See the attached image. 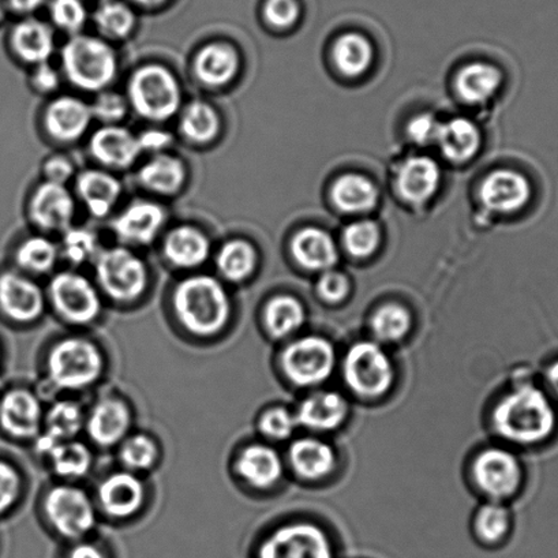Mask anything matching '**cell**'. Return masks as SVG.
<instances>
[{"mask_svg": "<svg viewBox=\"0 0 558 558\" xmlns=\"http://www.w3.org/2000/svg\"><path fill=\"white\" fill-rule=\"evenodd\" d=\"M492 426L501 440L522 448L545 446L558 433V405L531 378L513 384L492 411Z\"/></svg>", "mask_w": 558, "mask_h": 558, "instance_id": "6da1fadb", "label": "cell"}, {"mask_svg": "<svg viewBox=\"0 0 558 558\" xmlns=\"http://www.w3.org/2000/svg\"><path fill=\"white\" fill-rule=\"evenodd\" d=\"M172 303L179 323L197 336L218 333L231 316L229 292L214 276H189L177 286Z\"/></svg>", "mask_w": 558, "mask_h": 558, "instance_id": "7a4b0ae2", "label": "cell"}, {"mask_svg": "<svg viewBox=\"0 0 558 558\" xmlns=\"http://www.w3.org/2000/svg\"><path fill=\"white\" fill-rule=\"evenodd\" d=\"M345 387L362 399L386 397L397 380L392 357L375 340H361L345 351L341 360Z\"/></svg>", "mask_w": 558, "mask_h": 558, "instance_id": "3957f363", "label": "cell"}, {"mask_svg": "<svg viewBox=\"0 0 558 558\" xmlns=\"http://www.w3.org/2000/svg\"><path fill=\"white\" fill-rule=\"evenodd\" d=\"M62 69L75 88L102 92L118 74V57L105 40L75 35L62 50Z\"/></svg>", "mask_w": 558, "mask_h": 558, "instance_id": "277c9868", "label": "cell"}, {"mask_svg": "<svg viewBox=\"0 0 558 558\" xmlns=\"http://www.w3.org/2000/svg\"><path fill=\"white\" fill-rule=\"evenodd\" d=\"M128 102L146 121L166 122L181 110V85L175 75L161 64H145L129 80Z\"/></svg>", "mask_w": 558, "mask_h": 558, "instance_id": "5b68a950", "label": "cell"}, {"mask_svg": "<svg viewBox=\"0 0 558 558\" xmlns=\"http://www.w3.org/2000/svg\"><path fill=\"white\" fill-rule=\"evenodd\" d=\"M287 380L300 388L323 386L333 376L338 352L324 336H302L287 344L280 356Z\"/></svg>", "mask_w": 558, "mask_h": 558, "instance_id": "8992f818", "label": "cell"}, {"mask_svg": "<svg viewBox=\"0 0 558 558\" xmlns=\"http://www.w3.org/2000/svg\"><path fill=\"white\" fill-rule=\"evenodd\" d=\"M102 372L101 352L83 338L59 340L47 357V373L57 388L77 391L92 386Z\"/></svg>", "mask_w": 558, "mask_h": 558, "instance_id": "52a82bcc", "label": "cell"}, {"mask_svg": "<svg viewBox=\"0 0 558 558\" xmlns=\"http://www.w3.org/2000/svg\"><path fill=\"white\" fill-rule=\"evenodd\" d=\"M96 279L100 290L117 302H132L143 295L148 270L143 259L126 247H111L97 254Z\"/></svg>", "mask_w": 558, "mask_h": 558, "instance_id": "ba28073f", "label": "cell"}, {"mask_svg": "<svg viewBox=\"0 0 558 558\" xmlns=\"http://www.w3.org/2000/svg\"><path fill=\"white\" fill-rule=\"evenodd\" d=\"M256 558H338L332 538L322 525L294 522L265 536Z\"/></svg>", "mask_w": 558, "mask_h": 558, "instance_id": "9c48e42d", "label": "cell"}, {"mask_svg": "<svg viewBox=\"0 0 558 558\" xmlns=\"http://www.w3.org/2000/svg\"><path fill=\"white\" fill-rule=\"evenodd\" d=\"M471 476L476 487L490 501L501 502L513 497L524 481V470L511 449L489 447L482 449L471 464Z\"/></svg>", "mask_w": 558, "mask_h": 558, "instance_id": "30bf717a", "label": "cell"}, {"mask_svg": "<svg viewBox=\"0 0 558 558\" xmlns=\"http://www.w3.org/2000/svg\"><path fill=\"white\" fill-rule=\"evenodd\" d=\"M48 522L63 538L77 541L88 535L96 525V508L90 497L80 487L53 486L45 502Z\"/></svg>", "mask_w": 558, "mask_h": 558, "instance_id": "8fae6325", "label": "cell"}, {"mask_svg": "<svg viewBox=\"0 0 558 558\" xmlns=\"http://www.w3.org/2000/svg\"><path fill=\"white\" fill-rule=\"evenodd\" d=\"M48 294L59 316L72 324L95 322L101 312L100 294L96 286L73 270L53 276Z\"/></svg>", "mask_w": 558, "mask_h": 558, "instance_id": "7c38bea8", "label": "cell"}, {"mask_svg": "<svg viewBox=\"0 0 558 558\" xmlns=\"http://www.w3.org/2000/svg\"><path fill=\"white\" fill-rule=\"evenodd\" d=\"M75 215V199L64 184L41 183L32 194L29 218L37 229L68 231Z\"/></svg>", "mask_w": 558, "mask_h": 558, "instance_id": "4fadbf2b", "label": "cell"}, {"mask_svg": "<svg viewBox=\"0 0 558 558\" xmlns=\"http://www.w3.org/2000/svg\"><path fill=\"white\" fill-rule=\"evenodd\" d=\"M45 311V294L34 280L14 270L0 274V312L17 323H32Z\"/></svg>", "mask_w": 558, "mask_h": 558, "instance_id": "5bb4252c", "label": "cell"}, {"mask_svg": "<svg viewBox=\"0 0 558 558\" xmlns=\"http://www.w3.org/2000/svg\"><path fill=\"white\" fill-rule=\"evenodd\" d=\"M165 223L166 213L161 205L138 199L112 220V231L128 245L144 246L156 240Z\"/></svg>", "mask_w": 558, "mask_h": 558, "instance_id": "9a60e30c", "label": "cell"}, {"mask_svg": "<svg viewBox=\"0 0 558 558\" xmlns=\"http://www.w3.org/2000/svg\"><path fill=\"white\" fill-rule=\"evenodd\" d=\"M45 424V411L36 395L25 389H13L0 399V427L10 437L35 438Z\"/></svg>", "mask_w": 558, "mask_h": 558, "instance_id": "2e32d148", "label": "cell"}, {"mask_svg": "<svg viewBox=\"0 0 558 558\" xmlns=\"http://www.w3.org/2000/svg\"><path fill=\"white\" fill-rule=\"evenodd\" d=\"M349 402L336 391L312 392L294 411L298 426L314 433L339 429L349 416Z\"/></svg>", "mask_w": 558, "mask_h": 558, "instance_id": "e0dca14e", "label": "cell"}, {"mask_svg": "<svg viewBox=\"0 0 558 558\" xmlns=\"http://www.w3.org/2000/svg\"><path fill=\"white\" fill-rule=\"evenodd\" d=\"M89 150L95 160L113 170L132 167L143 154L137 135L119 124L102 126L92 134Z\"/></svg>", "mask_w": 558, "mask_h": 558, "instance_id": "ac0fdd59", "label": "cell"}, {"mask_svg": "<svg viewBox=\"0 0 558 558\" xmlns=\"http://www.w3.org/2000/svg\"><path fill=\"white\" fill-rule=\"evenodd\" d=\"M90 106L73 96H61L46 108L45 128L51 138L58 143H74L89 129Z\"/></svg>", "mask_w": 558, "mask_h": 558, "instance_id": "d6986e66", "label": "cell"}, {"mask_svg": "<svg viewBox=\"0 0 558 558\" xmlns=\"http://www.w3.org/2000/svg\"><path fill=\"white\" fill-rule=\"evenodd\" d=\"M85 426L90 440L97 446H118L128 437L132 426V414L121 400L102 399L86 416Z\"/></svg>", "mask_w": 558, "mask_h": 558, "instance_id": "ffe728a7", "label": "cell"}, {"mask_svg": "<svg viewBox=\"0 0 558 558\" xmlns=\"http://www.w3.org/2000/svg\"><path fill=\"white\" fill-rule=\"evenodd\" d=\"M289 463L298 478L318 482L333 473L338 458L332 446L322 438H298L289 449Z\"/></svg>", "mask_w": 558, "mask_h": 558, "instance_id": "44dd1931", "label": "cell"}, {"mask_svg": "<svg viewBox=\"0 0 558 558\" xmlns=\"http://www.w3.org/2000/svg\"><path fill=\"white\" fill-rule=\"evenodd\" d=\"M99 502L102 511L113 518H129L143 507L145 487L143 482L130 471H119L101 482Z\"/></svg>", "mask_w": 558, "mask_h": 558, "instance_id": "7402d4cb", "label": "cell"}, {"mask_svg": "<svg viewBox=\"0 0 558 558\" xmlns=\"http://www.w3.org/2000/svg\"><path fill=\"white\" fill-rule=\"evenodd\" d=\"M531 186L527 178L514 171L492 172L482 183L481 198L487 208L500 214H512L529 203Z\"/></svg>", "mask_w": 558, "mask_h": 558, "instance_id": "603a6c76", "label": "cell"}, {"mask_svg": "<svg viewBox=\"0 0 558 558\" xmlns=\"http://www.w3.org/2000/svg\"><path fill=\"white\" fill-rule=\"evenodd\" d=\"M240 68V53L225 41H214L204 46L193 63L197 80L208 88H221L230 84L236 77Z\"/></svg>", "mask_w": 558, "mask_h": 558, "instance_id": "cb8c5ba5", "label": "cell"}, {"mask_svg": "<svg viewBox=\"0 0 558 558\" xmlns=\"http://www.w3.org/2000/svg\"><path fill=\"white\" fill-rule=\"evenodd\" d=\"M236 471L256 489H269L283 478L284 463L275 448L267 444H252L238 457Z\"/></svg>", "mask_w": 558, "mask_h": 558, "instance_id": "d4e9b609", "label": "cell"}, {"mask_svg": "<svg viewBox=\"0 0 558 558\" xmlns=\"http://www.w3.org/2000/svg\"><path fill=\"white\" fill-rule=\"evenodd\" d=\"M75 192L89 214L102 219L116 207L121 197L122 184L110 172L86 170L77 177Z\"/></svg>", "mask_w": 558, "mask_h": 558, "instance_id": "484cf974", "label": "cell"}, {"mask_svg": "<svg viewBox=\"0 0 558 558\" xmlns=\"http://www.w3.org/2000/svg\"><path fill=\"white\" fill-rule=\"evenodd\" d=\"M210 253L209 238L192 226L177 227L168 232L162 254L168 263L181 269L202 267Z\"/></svg>", "mask_w": 558, "mask_h": 558, "instance_id": "4316f807", "label": "cell"}, {"mask_svg": "<svg viewBox=\"0 0 558 558\" xmlns=\"http://www.w3.org/2000/svg\"><path fill=\"white\" fill-rule=\"evenodd\" d=\"M10 47L21 61L37 66L52 57L56 37L50 25L28 19L14 26L10 35Z\"/></svg>", "mask_w": 558, "mask_h": 558, "instance_id": "83f0119b", "label": "cell"}, {"mask_svg": "<svg viewBox=\"0 0 558 558\" xmlns=\"http://www.w3.org/2000/svg\"><path fill=\"white\" fill-rule=\"evenodd\" d=\"M440 178V167L435 160L425 156L411 157L398 172V191L409 203L424 204L437 192Z\"/></svg>", "mask_w": 558, "mask_h": 558, "instance_id": "f1b7e54d", "label": "cell"}, {"mask_svg": "<svg viewBox=\"0 0 558 558\" xmlns=\"http://www.w3.org/2000/svg\"><path fill=\"white\" fill-rule=\"evenodd\" d=\"M137 177L141 186L146 191L161 194V196H172L181 191L187 172L183 161L178 157L159 154L154 155L140 168Z\"/></svg>", "mask_w": 558, "mask_h": 558, "instance_id": "f546056e", "label": "cell"}, {"mask_svg": "<svg viewBox=\"0 0 558 558\" xmlns=\"http://www.w3.org/2000/svg\"><path fill=\"white\" fill-rule=\"evenodd\" d=\"M292 253L303 268L314 272L332 269L338 262V248L327 232L318 229H305L298 232L292 241Z\"/></svg>", "mask_w": 558, "mask_h": 558, "instance_id": "4dcf8cb0", "label": "cell"}, {"mask_svg": "<svg viewBox=\"0 0 558 558\" xmlns=\"http://www.w3.org/2000/svg\"><path fill=\"white\" fill-rule=\"evenodd\" d=\"M306 308L292 295L272 298L264 308V325L275 339H289L306 323Z\"/></svg>", "mask_w": 558, "mask_h": 558, "instance_id": "1f68e13d", "label": "cell"}, {"mask_svg": "<svg viewBox=\"0 0 558 558\" xmlns=\"http://www.w3.org/2000/svg\"><path fill=\"white\" fill-rule=\"evenodd\" d=\"M436 144L440 146L442 155L448 160L464 162L480 149V130L469 119L454 118L452 121L441 123Z\"/></svg>", "mask_w": 558, "mask_h": 558, "instance_id": "d6a6232c", "label": "cell"}, {"mask_svg": "<svg viewBox=\"0 0 558 558\" xmlns=\"http://www.w3.org/2000/svg\"><path fill=\"white\" fill-rule=\"evenodd\" d=\"M413 314L400 303L389 302L377 307L371 317V332L378 344L403 341L413 330Z\"/></svg>", "mask_w": 558, "mask_h": 558, "instance_id": "836d02e7", "label": "cell"}, {"mask_svg": "<svg viewBox=\"0 0 558 558\" xmlns=\"http://www.w3.org/2000/svg\"><path fill=\"white\" fill-rule=\"evenodd\" d=\"M377 198L375 184L357 173H347L338 179L332 187L333 203L343 213H366L375 207Z\"/></svg>", "mask_w": 558, "mask_h": 558, "instance_id": "e575fe53", "label": "cell"}, {"mask_svg": "<svg viewBox=\"0 0 558 558\" xmlns=\"http://www.w3.org/2000/svg\"><path fill=\"white\" fill-rule=\"evenodd\" d=\"M220 117L208 102L192 101L183 108L179 130L189 143L208 144L220 133Z\"/></svg>", "mask_w": 558, "mask_h": 558, "instance_id": "d590c367", "label": "cell"}, {"mask_svg": "<svg viewBox=\"0 0 558 558\" xmlns=\"http://www.w3.org/2000/svg\"><path fill=\"white\" fill-rule=\"evenodd\" d=\"M257 265L256 248L245 240H232L220 247L216 257L219 274L231 283H240L252 276Z\"/></svg>", "mask_w": 558, "mask_h": 558, "instance_id": "8d00e7d4", "label": "cell"}, {"mask_svg": "<svg viewBox=\"0 0 558 558\" xmlns=\"http://www.w3.org/2000/svg\"><path fill=\"white\" fill-rule=\"evenodd\" d=\"M53 473L64 480H78L89 473L92 453L85 444L74 440L57 441L46 453Z\"/></svg>", "mask_w": 558, "mask_h": 558, "instance_id": "74e56055", "label": "cell"}, {"mask_svg": "<svg viewBox=\"0 0 558 558\" xmlns=\"http://www.w3.org/2000/svg\"><path fill=\"white\" fill-rule=\"evenodd\" d=\"M500 84V72L487 63H471L460 72L458 77L460 96L473 105L489 100Z\"/></svg>", "mask_w": 558, "mask_h": 558, "instance_id": "f35d334b", "label": "cell"}, {"mask_svg": "<svg viewBox=\"0 0 558 558\" xmlns=\"http://www.w3.org/2000/svg\"><path fill=\"white\" fill-rule=\"evenodd\" d=\"M336 66L347 77H357L371 68L373 48L360 34H345L333 47Z\"/></svg>", "mask_w": 558, "mask_h": 558, "instance_id": "ab89813d", "label": "cell"}, {"mask_svg": "<svg viewBox=\"0 0 558 558\" xmlns=\"http://www.w3.org/2000/svg\"><path fill=\"white\" fill-rule=\"evenodd\" d=\"M511 530V513L501 502L489 501L480 507L474 517V533L481 544L496 546Z\"/></svg>", "mask_w": 558, "mask_h": 558, "instance_id": "60d3db41", "label": "cell"}, {"mask_svg": "<svg viewBox=\"0 0 558 558\" xmlns=\"http://www.w3.org/2000/svg\"><path fill=\"white\" fill-rule=\"evenodd\" d=\"M59 248L46 236L26 238L15 252V263L21 270L28 274H47L56 267Z\"/></svg>", "mask_w": 558, "mask_h": 558, "instance_id": "b9f144b4", "label": "cell"}, {"mask_svg": "<svg viewBox=\"0 0 558 558\" xmlns=\"http://www.w3.org/2000/svg\"><path fill=\"white\" fill-rule=\"evenodd\" d=\"M46 435L57 441L73 440L85 425L80 405L69 400L53 403L45 415Z\"/></svg>", "mask_w": 558, "mask_h": 558, "instance_id": "7bdbcfd3", "label": "cell"}, {"mask_svg": "<svg viewBox=\"0 0 558 558\" xmlns=\"http://www.w3.org/2000/svg\"><path fill=\"white\" fill-rule=\"evenodd\" d=\"M95 24L102 35L123 39L132 34L135 25L133 10L118 0H106L96 10Z\"/></svg>", "mask_w": 558, "mask_h": 558, "instance_id": "ee69618b", "label": "cell"}, {"mask_svg": "<svg viewBox=\"0 0 558 558\" xmlns=\"http://www.w3.org/2000/svg\"><path fill=\"white\" fill-rule=\"evenodd\" d=\"M121 444L119 459L130 473L154 468L157 454H159L154 438L146 435H133L124 438Z\"/></svg>", "mask_w": 558, "mask_h": 558, "instance_id": "f6af8a7d", "label": "cell"}, {"mask_svg": "<svg viewBox=\"0 0 558 558\" xmlns=\"http://www.w3.org/2000/svg\"><path fill=\"white\" fill-rule=\"evenodd\" d=\"M61 252L69 263L80 265L99 253V241L94 231L84 227H70L64 231Z\"/></svg>", "mask_w": 558, "mask_h": 558, "instance_id": "bcb514c9", "label": "cell"}, {"mask_svg": "<svg viewBox=\"0 0 558 558\" xmlns=\"http://www.w3.org/2000/svg\"><path fill=\"white\" fill-rule=\"evenodd\" d=\"M347 252L356 258H366L375 253L380 243V230L373 221L361 220L347 227L343 235Z\"/></svg>", "mask_w": 558, "mask_h": 558, "instance_id": "7dc6e473", "label": "cell"}, {"mask_svg": "<svg viewBox=\"0 0 558 558\" xmlns=\"http://www.w3.org/2000/svg\"><path fill=\"white\" fill-rule=\"evenodd\" d=\"M298 427L295 414L286 408L269 409L258 420V430L274 441L289 440Z\"/></svg>", "mask_w": 558, "mask_h": 558, "instance_id": "c3c4849f", "label": "cell"}, {"mask_svg": "<svg viewBox=\"0 0 558 558\" xmlns=\"http://www.w3.org/2000/svg\"><path fill=\"white\" fill-rule=\"evenodd\" d=\"M50 14L59 29L74 35L84 28L88 20L83 0H52Z\"/></svg>", "mask_w": 558, "mask_h": 558, "instance_id": "681fc988", "label": "cell"}, {"mask_svg": "<svg viewBox=\"0 0 558 558\" xmlns=\"http://www.w3.org/2000/svg\"><path fill=\"white\" fill-rule=\"evenodd\" d=\"M92 116L97 121L105 123V126L118 124L121 122L129 110L126 97L117 94V92H100L96 97L94 105L90 106Z\"/></svg>", "mask_w": 558, "mask_h": 558, "instance_id": "f907efd6", "label": "cell"}, {"mask_svg": "<svg viewBox=\"0 0 558 558\" xmlns=\"http://www.w3.org/2000/svg\"><path fill=\"white\" fill-rule=\"evenodd\" d=\"M301 14L298 0H265L264 17L276 29H289L296 24Z\"/></svg>", "mask_w": 558, "mask_h": 558, "instance_id": "816d5d0a", "label": "cell"}, {"mask_svg": "<svg viewBox=\"0 0 558 558\" xmlns=\"http://www.w3.org/2000/svg\"><path fill=\"white\" fill-rule=\"evenodd\" d=\"M351 284L349 279L338 270L329 269L323 272L317 283V292L323 301L336 305L349 296Z\"/></svg>", "mask_w": 558, "mask_h": 558, "instance_id": "f5cc1de1", "label": "cell"}, {"mask_svg": "<svg viewBox=\"0 0 558 558\" xmlns=\"http://www.w3.org/2000/svg\"><path fill=\"white\" fill-rule=\"evenodd\" d=\"M21 478L12 464L0 460V514L7 513L19 500Z\"/></svg>", "mask_w": 558, "mask_h": 558, "instance_id": "db71d44e", "label": "cell"}, {"mask_svg": "<svg viewBox=\"0 0 558 558\" xmlns=\"http://www.w3.org/2000/svg\"><path fill=\"white\" fill-rule=\"evenodd\" d=\"M441 123H438L435 117L424 113L409 124V135L416 144H433L437 143Z\"/></svg>", "mask_w": 558, "mask_h": 558, "instance_id": "11a10c76", "label": "cell"}, {"mask_svg": "<svg viewBox=\"0 0 558 558\" xmlns=\"http://www.w3.org/2000/svg\"><path fill=\"white\" fill-rule=\"evenodd\" d=\"M43 171H45L46 182L64 184L66 186V183L74 175V166L68 157L52 156L45 162Z\"/></svg>", "mask_w": 558, "mask_h": 558, "instance_id": "9f6ffc18", "label": "cell"}, {"mask_svg": "<svg viewBox=\"0 0 558 558\" xmlns=\"http://www.w3.org/2000/svg\"><path fill=\"white\" fill-rule=\"evenodd\" d=\"M137 137L141 150L154 155L165 154L168 146L172 144V135L160 129L145 130Z\"/></svg>", "mask_w": 558, "mask_h": 558, "instance_id": "6f0895ef", "label": "cell"}, {"mask_svg": "<svg viewBox=\"0 0 558 558\" xmlns=\"http://www.w3.org/2000/svg\"><path fill=\"white\" fill-rule=\"evenodd\" d=\"M59 83H61V77L50 63L46 62L35 66L34 74H32V85L35 89L43 94H50L58 89Z\"/></svg>", "mask_w": 558, "mask_h": 558, "instance_id": "680465c9", "label": "cell"}, {"mask_svg": "<svg viewBox=\"0 0 558 558\" xmlns=\"http://www.w3.org/2000/svg\"><path fill=\"white\" fill-rule=\"evenodd\" d=\"M541 381L542 387L558 405V356L546 363Z\"/></svg>", "mask_w": 558, "mask_h": 558, "instance_id": "91938a15", "label": "cell"}, {"mask_svg": "<svg viewBox=\"0 0 558 558\" xmlns=\"http://www.w3.org/2000/svg\"><path fill=\"white\" fill-rule=\"evenodd\" d=\"M66 558H107V556L99 546L90 544V542H77L68 551Z\"/></svg>", "mask_w": 558, "mask_h": 558, "instance_id": "94428289", "label": "cell"}, {"mask_svg": "<svg viewBox=\"0 0 558 558\" xmlns=\"http://www.w3.org/2000/svg\"><path fill=\"white\" fill-rule=\"evenodd\" d=\"M46 0H7V4L14 13L29 14L43 7Z\"/></svg>", "mask_w": 558, "mask_h": 558, "instance_id": "6125c7cd", "label": "cell"}, {"mask_svg": "<svg viewBox=\"0 0 558 558\" xmlns=\"http://www.w3.org/2000/svg\"><path fill=\"white\" fill-rule=\"evenodd\" d=\"M133 2L141 4V7L154 8L159 7L166 0H133Z\"/></svg>", "mask_w": 558, "mask_h": 558, "instance_id": "be15d7a7", "label": "cell"}, {"mask_svg": "<svg viewBox=\"0 0 558 558\" xmlns=\"http://www.w3.org/2000/svg\"><path fill=\"white\" fill-rule=\"evenodd\" d=\"M4 12H7V2H4V0H0V23H2Z\"/></svg>", "mask_w": 558, "mask_h": 558, "instance_id": "e7e4bbea", "label": "cell"}]
</instances>
